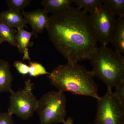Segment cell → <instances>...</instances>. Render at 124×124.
<instances>
[{
    "mask_svg": "<svg viewBox=\"0 0 124 124\" xmlns=\"http://www.w3.org/2000/svg\"><path fill=\"white\" fill-rule=\"evenodd\" d=\"M29 66L28 74L31 77H37L42 75H49L50 74L46 71L42 64L37 62L30 61Z\"/></svg>",
    "mask_w": 124,
    "mask_h": 124,
    "instance_id": "e0dca14e",
    "label": "cell"
},
{
    "mask_svg": "<svg viewBox=\"0 0 124 124\" xmlns=\"http://www.w3.org/2000/svg\"><path fill=\"white\" fill-rule=\"evenodd\" d=\"M104 0H74V3L78 8L91 13L96 8L103 4Z\"/></svg>",
    "mask_w": 124,
    "mask_h": 124,
    "instance_id": "9a60e30c",
    "label": "cell"
},
{
    "mask_svg": "<svg viewBox=\"0 0 124 124\" xmlns=\"http://www.w3.org/2000/svg\"><path fill=\"white\" fill-rule=\"evenodd\" d=\"M110 42L115 48L116 51L124 54V17L116 18Z\"/></svg>",
    "mask_w": 124,
    "mask_h": 124,
    "instance_id": "9c48e42d",
    "label": "cell"
},
{
    "mask_svg": "<svg viewBox=\"0 0 124 124\" xmlns=\"http://www.w3.org/2000/svg\"><path fill=\"white\" fill-rule=\"evenodd\" d=\"M0 124H15L12 115L8 112H0Z\"/></svg>",
    "mask_w": 124,
    "mask_h": 124,
    "instance_id": "44dd1931",
    "label": "cell"
},
{
    "mask_svg": "<svg viewBox=\"0 0 124 124\" xmlns=\"http://www.w3.org/2000/svg\"><path fill=\"white\" fill-rule=\"evenodd\" d=\"M13 77L8 62L0 59V92H10L11 90Z\"/></svg>",
    "mask_w": 124,
    "mask_h": 124,
    "instance_id": "8fae6325",
    "label": "cell"
},
{
    "mask_svg": "<svg viewBox=\"0 0 124 124\" xmlns=\"http://www.w3.org/2000/svg\"><path fill=\"white\" fill-rule=\"evenodd\" d=\"M67 99L62 91H51L38 100L36 112L41 124H64L67 116Z\"/></svg>",
    "mask_w": 124,
    "mask_h": 124,
    "instance_id": "277c9868",
    "label": "cell"
},
{
    "mask_svg": "<svg viewBox=\"0 0 124 124\" xmlns=\"http://www.w3.org/2000/svg\"><path fill=\"white\" fill-rule=\"evenodd\" d=\"M31 0H7L6 1L9 9L21 13L30 4Z\"/></svg>",
    "mask_w": 124,
    "mask_h": 124,
    "instance_id": "ac0fdd59",
    "label": "cell"
},
{
    "mask_svg": "<svg viewBox=\"0 0 124 124\" xmlns=\"http://www.w3.org/2000/svg\"><path fill=\"white\" fill-rule=\"evenodd\" d=\"M14 66L18 72L21 75H26L28 74L29 66L21 61H17L14 62Z\"/></svg>",
    "mask_w": 124,
    "mask_h": 124,
    "instance_id": "d6986e66",
    "label": "cell"
},
{
    "mask_svg": "<svg viewBox=\"0 0 124 124\" xmlns=\"http://www.w3.org/2000/svg\"><path fill=\"white\" fill-rule=\"evenodd\" d=\"M34 35L32 32H29L25 30L24 28H19L16 35L17 47L21 53L23 54V59L30 61L28 48L32 46L33 42L31 41V38Z\"/></svg>",
    "mask_w": 124,
    "mask_h": 124,
    "instance_id": "30bf717a",
    "label": "cell"
},
{
    "mask_svg": "<svg viewBox=\"0 0 124 124\" xmlns=\"http://www.w3.org/2000/svg\"></svg>",
    "mask_w": 124,
    "mask_h": 124,
    "instance_id": "cb8c5ba5",
    "label": "cell"
},
{
    "mask_svg": "<svg viewBox=\"0 0 124 124\" xmlns=\"http://www.w3.org/2000/svg\"><path fill=\"white\" fill-rule=\"evenodd\" d=\"M21 14L27 23L31 25L34 35L36 36L38 33L42 32L48 25V13L44 9L28 12L23 11Z\"/></svg>",
    "mask_w": 124,
    "mask_h": 124,
    "instance_id": "ba28073f",
    "label": "cell"
},
{
    "mask_svg": "<svg viewBox=\"0 0 124 124\" xmlns=\"http://www.w3.org/2000/svg\"><path fill=\"white\" fill-rule=\"evenodd\" d=\"M17 30L11 27L0 19V37L4 42H7L12 46L17 47L16 35Z\"/></svg>",
    "mask_w": 124,
    "mask_h": 124,
    "instance_id": "5bb4252c",
    "label": "cell"
},
{
    "mask_svg": "<svg viewBox=\"0 0 124 124\" xmlns=\"http://www.w3.org/2000/svg\"><path fill=\"white\" fill-rule=\"evenodd\" d=\"M33 84L28 79L25 82L24 88L22 90L10 91V95L8 113L16 115L21 119L27 120L36 112L38 100L32 93Z\"/></svg>",
    "mask_w": 124,
    "mask_h": 124,
    "instance_id": "5b68a950",
    "label": "cell"
},
{
    "mask_svg": "<svg viewBox=\"0 0 124 124\" xmlns=\"http://www.w3.org/2000/svg\"><path fill=\"white\" fill-rule=\"evenodd\" d=\"M91 71L78 63H67L55 68L48 76L52 85L63 92L89 96L97 100L100 97Z\"/></svg>",
    "mask_w": 124,
    "mask_h": 124,
    "instance_id": "7a4b0ae2",
    "label": "cell"
},
{
    "mask_svg": "<svg viewBox=\"0 0 124 124\" xmlns=\"http://www.w3.org/2000/svg\"><path fill=\"white\" fill-rule=\"evenodd\" d=\"M49 18L46 29L49 37L67 63L89 60L98 41L87 13L70 6Z\"/></svg>",
    "mask_w": 124,
    "mask_h": 124,
    "instance_id": "6da1fadb",
    "label": "cell"
},
{
    "mask_svg": "<svg viewBox=\"0 0 124 124\" xmlns=\"http://www.w3.org/2000/svg\"><path fill=\"white\" fill-rule=\"evenodd\" d=\"M64 124H73V120L72 118L69 117L66 120Z\"/></svg>",
    "mask_w": 124,
    "mask_h": 124,
    "instance_id": "7402d4cb",
    "label": "cell"
},
{
    "mask_svg": "<svg viewBox=\"0 0 124 124\" xmlns=\"http://www.w3.org/2000/svg\"><path fill=\"white\" fill-rule=\"evenodd\" d=\"M74 1V0H43L41 4L48 13L53 14L68 8Z\"/></svg>",
    "mask_w": 124,
    "mask_h": 124,
    "instance_id": "4fadbf2b",
    "label": "cell"
},
{
    "mask_svg": "<svg viewBox=\"0 0 124 124\" xmlns=\"http://www.w3.org/2000/svg\"><path fill=\"white\" fill-rule=\"evenodd\" d=\"M89 17L98 41L102 45H107L115 23L116 16L103 4L90 13Z\"/></svg>",
    "mask_w": 124,
    "mask_h": 124,
    "instance_id": "52a82bcc",
    "label": "cell"
},
{
    "mask_svg": "<svg viewBox=\"0 0 124 124\" xmlns=\"http://www.w3.org/2000/svg\"><path fill=\"white\" fill-rule=\"evenodd\" d=\"M94 77L100 79L107 88L124 82V59L122 54L107 46L97 47L89 59Z\"/></svg>",
    "mask_w": 124,
    "mask_h": 124,
    "instance_id": "3957f363",
    "label": "cell"
},
{
    "mask_svg": "<svg viewBox=\"0 0 124 124\" xmlns=\"http://www.w3.org/2000/svg\"><path fill=\"white\" fill-rule=\"evenodd\" d=\"M0 19L11 27L17 29L23 27L27 23L22 15L21 13L9 9L0 13Z\"/></svg>",
    "mask_w": 124,
    "mask_h": 124,
    "instance_id": "7c38bea8",
    "label": "cell"
},
{
    "mask_svg": "<svg viewBox=\"0 0 124 124\" xmlns=\"http://www.w3.org/2000/svg\"><path fill=\"white\" fill-rule=\"evenodd\" d=\"M97 100V112L94 124H124V105L112 89Z\"/></svg>",
    "mask_w": 124,
    "mask_h": 124,
    "instance_id": "8992f818",
    "label": "cell"
},
{
    "mask_svg": "<svg viewBox=\"0 0 124 124\" xmlns=\"http://www.w3.org/2000/svg\"><path fill=\"white\" fill-rule=\"evenodd\" d=\"M116 91L114 92L115 95L120 101L124 105V82L116 86Z\"/></svg>",
    "mask_w": 124,
    "mask_h": 124,
    "instance_id": "ffe728a7",
    "label": "cell"
},
{
    "mask_svg": "<svg viewBox=\"0 0 124 124\" xmlns=\"http://www.w3.org/2000/svg\"><path fill=\"white\" fill-rule=\"evenodd\" d=\"M103 4L116 16L124 17V0H104Z\"/></svg>",
    "mask_w": 124,
    "mask_h": 124,
    "instance_id": "2e32d148",
    "label": "cell"
},
{
    "mask_svg": "<svg viewBox=\"0 0 124 124\" xmlns=\"http://www.w3.org/2000/svg\"><path fill=\"white\" fill-rule=\"evenodd\" d=\"M2 42H4V41L2 40V39H1V38L0 37V44H1Z\"/></svg>",
    "mask_w": 124,
    "mask_h": 124,
    "instance_id": "603a6c76",
    "label": "cell"
}]
</instances>
